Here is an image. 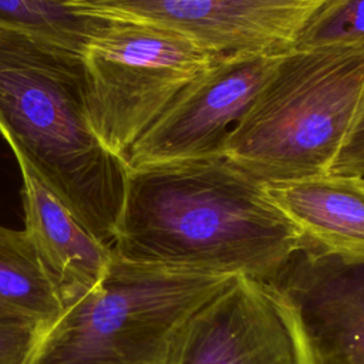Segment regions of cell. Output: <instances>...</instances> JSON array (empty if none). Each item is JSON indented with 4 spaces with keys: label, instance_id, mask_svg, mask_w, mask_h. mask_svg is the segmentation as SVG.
Segmentation results:
<instances>
[{
    "label": "cell",
    "instance_id": "6da1fadb",
    "mask_svg": "<svg viewBox=\"0 0 364 364\" xmlns=\"http://www.w3.org/2000/svg\"><path fill=\"white\" fill-rule=\"evenodd\" d=\"M309 242L225 154L129 169L112 252L127 260L270 280Z\"/></svg>",
    "mask_w": 364,
    "mask_h": 364
},
{
    "label": "cell",
    "instance_id": "7a4b0ae2",
    "mask_svg": "<svg viewBox=\"0 0 364 364\" xmlns=\"http://www.w3.org/2000/svg\"><path fill=\"white\" fill-rule=\"evenodd\" d=\"M0 135L112 247L128 166L91 127L80 53L0 26Z\"/></svg>",
    "mask_w": 364,
    "mask_h": 364
},
{
    "label": "cell",
    "instance_id": "3957f363",
    "mask_svg": "<svg viewBox=\"0 0 364 364\" xmlns=\"http://www.w3.org/2000/svg\"><path fill=\"white\" fill-rule=\"evenodd\" d=\"M233 277L114 253L98 284L37 333L23 364H171L186 324Z\"/></svg>",
    "mask_w": 364,
    "mask_h": 364
},
{
    "label": "cell",
    "instance_id": "277c9868",
    "mask_svg": "<svg viewBox=\"0 0 364 364\" xmlns=\"http://www.w3.org/2000/svg\"><path fill=\"white\" fill-rule=\"evenodd\" d=\"M363 82L364 43L286 51L223 154L264 182L328 173Z\"/></svg>",
    "mask_w": 364,
    "mask_h": 364
},
{
    "label": "cell",
    "instance_id": "5b68a950",
    "mask_svg": "<svg viewBox=\"0 0 364 364\" xmlns=\"http://www.w3.org/2000/svg\"><path fill=\"white\" fill-rule=\"evenodd\" d=\"M104 17L81 54L87 111L102 145L127 162L139 136L216 57L169 28Z\"/></svg>",
    "mask_w": 364,
    "mask_h": 364
},
{
    "label": "cell",
    "instance_id": "8992f818",
    "mask_svg": "<svg viewBox=\"0 0 364 364\" xmlns=\"http://www.w3.org/2000/svg\"><path fill=\"white\" fill-rule=\"evenodd\" d=\"M283 54L216 57L132 145L127 166L136 169L222 155L229 135Z\"/></svg>",
    "mask_w": 364,
    "mask_h": 364
},
{
    "label": "cell",
    "instance_id": "52a82bcc",
    "mask_svg": "<svg viewBox=\"0 0 364 364\" xmlns=\"http://www.w3.org/2000/svg\"><path fill=\"white\" fill-rule=\"evenodd\" d=\"M102 16L176 31L215 57L283 54L326 0H73Z\"/></svg>",
    "mask_w": 364,
    "mask_h": 364
},
{
    "label": "cell",
    "instance_id": "ba28073f",
    "mask_svg": "<svg viewBox=\"0 0 364 364\" xmlns=\"http://www.w3.org/2000/svg\"><path fill=\"white\" fill-rule=\"evenodd\" d=\"M267 282L290 310L306 364H364V259L310 245Z\"/></svg>",
    "mask_w": 364,
    "mask_h": 364
},
{
    "label": "cell",
    "instance_id": "9c48e42d",
    "mask_svg": "<svg viewBox=\"0 0 364 364\" xmlns=\"http://www.w3.org/2000/svg\"><path fill=\"white\" fill-rule=\"evenodd\" d=\"M171 364H306L290 310L266 280L235 276L186 324Z\"/></svg>",
    "mask_w": 364,
    "mask_h": 364
},
{
    "label": "cell",
    "instance_id": "30bf717a",
    "mask_svg": "<svg viewBox=\"0 0 364 364\" xmlns=\"http://www.w3.org/2000/svg\"><path fill=\"white\" fill-rule=\"evenodd\" d=\"M14 158L21 175L23 230L67 307L98 284L112 247L85 229L21 155Z\"/></svg>",
    "mask_w": 364,
    "mask_h": 364
},
{
    "label": "cell",
    "instance_id": "8fae6325",
    "mask_svg": "<svg viewBox=\"0 0 364 364\" xmlns=\"http://www.w3.org/2000/svg\"><path fill=\"white\" fill-rule=\"evenodd\" d=\"M266 192L309 245L364 259V178L324 173L266 182Z\"/></svg>",
    "mask_w": 364,
    "mask_h": 364
},
{
    "label": "cell",
    "instance_id": "7c38bea8",
    "mask_svg": "<svg viewBox=\"0 0 364 364\" xmlns=\"http://www.w3.org/2000/svg\"><path fill=\"white\" fill-rule=\"evenodd\" d=\"M63 310L26 232L0 225V324H23L41 333Z\"/></svg>",
    "mask_w": 364,
    "mask_h": 364
},
{
    "label": "cell",
    "instance_id": "4fadbf2b",
    "mask_svg": "<svg viewBox=\"0 0 364 364\" xmlns=\"http://www.w3.org/2000/svg\"><path fill=\"white\" fill-rule=\"evenodd\" d=\"M105 17L73 0H0V26L30 33L82 54Z\"/></svg>",
    "mask_w": 364,
    "mask_h": 364
},
{
    "label": "cell",
    "instance_id": "5bb4252c",
    "mask_svg": "<svg viewBox=\"0 0 364 364\" xmlns=\"http://www.w3.org/2000/svg\"><path fill=\"white\" fill-rule=\"evenodd\" d=\"M364 43V0H326L300 30L293 48Z\"/></svg>",
    "mask_w": 364,
    "mask_h": 364
},
{
    "label": "cell",
    "instance_id": "9a60e30c",
    "mask_svg": "<svg viewBox=\"0 0 364 364\" xmlns=\"http://www.w3.org/2000/svg\"><path fill=\"white\" fill-rule=\"evenodd\" d=\"M328 173L364 178V82L351 127Z\"/></svg>",
    "mask_w": 364,
    "mask_h": 364
},
{
    "label": "cell",
    "instance_id": "2e32d148",
    "mask_svg": "<svg viewBox=\"0 0 364 364\" xmlns=\"http://www.w3.org/2000/svg\"><path fill=\"white\" fill-rule=\"evenodd\" d=\"M37 331L23 324H0V364H23Z\"/></svg>",
    "mask_w": 364,
    "mask_h": 364
}]
</instances>
